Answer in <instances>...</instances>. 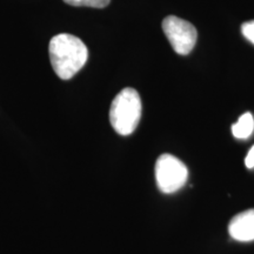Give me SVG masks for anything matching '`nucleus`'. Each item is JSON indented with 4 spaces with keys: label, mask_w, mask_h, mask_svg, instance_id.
<instances>
[{
    "label": "nucleus",
    "mask_w": 254,
    "mask_h": 254,
    "mask_svg": "<svg viewBox=\"0 0 254 254\" xmlns=\"http://www.w3.org/2000/svg\"><path fill=\"white\" fill-rule=\"evenodd\" d=\"M49 55L56 74L63 80H68L85 66L88 50L78 37L62 33L51 39Z\"/></svg>",
    "instance_id": "nucleus-1"
},
{
    "label": "nucleus",
    "mask_w": 254,
    "mask_h": 254,
    "mask_svg": "<svg viewBox=\"0 0 254 254\" xmlns=\"http://www.w3.org/2000/svg\"><path fill=\"white\" fill-rule=\"evenodd\" d=\"M141 99L134 88L126 87L114 98L110 109V123L118 134L129 135L141 118Z\"/></svg>",
    "instance_id": "nucleus-2"
},
{
    "label": "nucleus",
    "mask_w": 254,
    "mask_h": 254,
    "mask_svg": "<svg viewBox=\"0 0 254 254\" xmlns=\"http://www.w3.org/2000/svg\"><path fill=\"white\" fill-rule=\"evenodd\" d=\"M189 168L172 154H161L155 163V180L159 190L166 194L177 192L186 185Z\"/></svg>",
    "instance_id": "nucleus-3"
},
{
    "label": "nucleus",
    "mask_w": 254,
    "mask_h": 254,
    "mask_svg": "<svg viewBox=\"0 0 254 254\" xmlns=\"http://www.w3.org/2000/svg\"><path fill=\"white\" fill-rule=\"evenodd\" d=\"M163 31L178 55H189L195 46L198 32L192 24L182 18L168 15L163 21Z\"/></svg>",
    "instance_id": "nucleus-4"
},
{
    "label": "nucleus",
    "mask_w": 254,
    "mask_h": 254,
    "mask_svg": "<svg viewBox=\"0 0 254 254\" xmlns=\"http://www.w3.org/2000/svg\"><path fill=\"white\" fill-rule=\"evenodd\" d=\"M228 233L237 241L254 240V208L234 215L228 224Z\"/></svg>",
    "instance_id": "nucleus-5"
},
{
    "label": "nucleus",
    "mask_w": 254,
    "mask_h": 254,
    "mask_svg": "<svg viewBox=\"0 0 254 254\" xmlns=\"http://www.w3.org/2000/svg\"><path fill=\"white\" fill-rule=\"evenodd\" d=\"M254 131V118L250 112L244 113L236 124L232 125V134L237 139H249Z\"/></svg>",
    "instance_id": "nucleus-6"
},
{
    "label": "nucleus",
    "mask_w": 254,
    "mask_h": 254,
    "mask_svg": "<svg viewBox=\"0 0 254 254\" xmlns=\"http://www.w3.org/2000/svg\"><path fill=\"white\" fill-rule=\"evenodd\" d=\"M111 0H64V2L77 6V7H93V8H104L110 4Z\"/></svg>",
    "instance_id": "nucleus-7"
},
{
    "label": "nucleus",
    "mask_w": 254,
    "mask_h": 254,
    "mask_svg": "<svg viewBox=\"0 0 254 254\" xmlns=\"http://www.w3.org/2000/svg\"><path fill=\"white\" fill-rule=\"evenodd\" d=\"M241 32H243L244 37L254 45V20L246 21L241 25Z\"/></svg>",
    "instance_id": "nucleus-8"
},
{
    "label": "nucleus",
    "mask_w": 254,
    "mask_h": 254,
    "mask_svg": "<svg viewBox=\"0 0 254 254\" xmlns=\"http://www.w3.org/2000/svg\"><path fill=\"white\" fill-rule=\"evenodd\" d=\"M245 165L247 168H250V170L254 168V146L251 147V150L249 151V153H247V155H246Z\"/></svg>",
    "instance_id": "nucleus-9"
}]
</instances>
